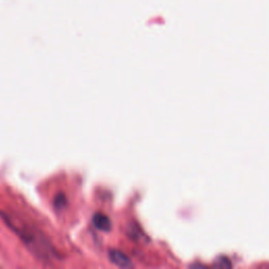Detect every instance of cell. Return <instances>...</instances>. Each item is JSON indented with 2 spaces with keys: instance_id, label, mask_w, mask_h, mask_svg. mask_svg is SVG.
Returning <instances> with one entry per match:
<instances>
[{
  "instance_id": "obj_1",
  "label": "cell",
  "mask_w": 269,
  "mask_h": 269,
  "mask_svg": "<svg viewBox=\"0 0 269 269\" xmlns=\"http://www.w3.org/2000/svg\"><path fill=\"white\" fill-rule=\"evenodd\" d=\"M9 225L12 227V229H14L19 234V237L23 240V242L30 247L32 251L35 252L38 257L46 258L49 255V251H52L46 240L38 232L32 230L28 226L17 227L14 224H9Z\"/></svg>"
},
{
  "instance_id": "obj_2",
  "label": "cell",
  "mask_w": 269,
  "mask_h": 269,
  "mask_svg": "<svg viewBox=\"0 0 269 269\" xmlns=\"http://www.w3.org/2000/svg\"><path fill=\"white\" fill-rule=\"evenodd\" d=\"M109 258L111 262L118 267L131 268L133 266L131 260L120 250H117V249L109 250Z\"/></svg>"
},
{
  "instance_id": "obj_3",
  "label": "cell",
  "mask_w": 269,
  "mask_h": 269,
  "mask_svg": "<svg viewBox=\"0 0 269 269\" xmlns=\"http://www.w3.org/2000/svg\"><path fill=\"white\" fill-rule=\"evenodd\" d=\"M93 224L97 229L102 231H110L112 229L111 219L106 214L101 212H97L94 214Z\"/></svg>"
},
{
  "instance_id": "obj_4",
  "label": "cell",
  "mask_w": 269,
  "mask_h": 269,
  "mask_svg": "<svg viewBox=\"0 0 269 269\" xmlns=\"http://www.w3.org/2000/svg\"><path fill=\"white\" fill-rule=\"evenodd\" d=\"M54 206L57 210H61L66 206V198L63 194H58L54 200Z\"/></svg>"
},
{
  "instance_id": "obj_5",
  "label": "cell",
  "mask_w": 269,
  "mask_h": 269,
  "mask_svg": "<svg viewBox=\"0 0 269 269\" xmlns=\"http://www.w3.org/2000/svg\"><path fill=\"white\" fill-rule=\"evenodd\" d=\"M213 265L218 268H230L231 267V263L229 261V259H227L226 257L217 258Z\"/></svg>"
}]
</instances>
